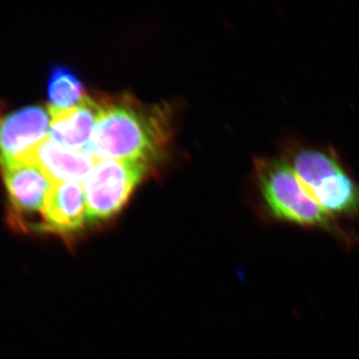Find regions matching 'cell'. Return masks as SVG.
<instances>
[{
    "label": "cell",
    "mask_w": 359,
    "mask_h": 359,
    "mask_svg": "<svg viewBox=\"0 0 359 359\" xmlns=\"http://www.w3.org/2000/svg\"><path fill=\"white\" fill-rule=\"evenodd\" d=\"M88 224L83 183H54L42 210L36 231L69 240Z\"/></svg>",
    "instance_id": "8992f818"
},
{
    "label": "cell",
    "mask_w": 359,
    "mask_h": 359,
    "mask_svg": "<svg viewBox=\"0 0 359 359\" xmlns=\"http://www.w3.org/2000/svg\"><path fill=\"white\" fill-rule=\"evenodd\" d=\"M152 167L141 161H97L83 182L89 224L104 223L119 214Z\"/></svg>",
    "instance_id": "277c9868"
},
{
    "label": "cell",
    "mask_w": 359,
    "mask_h": 359,
    "mask_svg": "<svg viewBox=\"0 0 359 359\" xmlns=\"http://www.w3.org/2000/svg\"><path fill=\"white\" fill-rule=\"evenodd\" d=\"M47 95L52 109L65 110L77 106L86 93L74 71L65 65H54L49 71Z\"/></svg>",
    "instance_id": "30bf717a"
},
{
    "label": "cell",
    "mask_w": 359,
    "mask_h": 359,
    "mask_svg": "<svg viewBox=\"0 0 359 359\" xmlns=\"http://www.w3.org/2000/svg\"><path fill=\"white\" fill-rule=\"evenodd\" d=\"M7 196V224L14 231H35L54 182L32 163L14 160L0 164Z\"/></svg>",
    "instance_id": "5b68a950"
},
{
    "label": "cell",
    "mask_w": 359,
    "mask_h": 359,
    "mask_svg": "<svg viewBox=\"0 0 359 359\" xmlns=\"http://www.w3.org/2000/svg\"><path fill=\"white\" fill-rule=\"evenodd\" d=\"M52 140L72 150H85L95 130L99 115L98 97L87 95L75 107L57 110L49 107Z\"/></svg>",
    "instance_id": "9c48e42d"
},
{
    "label": "cell",
    "mask_w": 359,
    "mask_h": 359,
    "mask_svg": "<svg viewBox=\"0 0 359 359\" xmlns=\"http://www.w3.org/2000/svg\"><path fill=\"white\" fill-rule=\"evenodd\" d=\"M41 168L54 182L83 183L97 162L87 150H72L46 137L20 159Z\"/></svg>",
    "instance_id": "ba28073f"
},
{
    "label": "cell",
    "mask_w": 359,
    "mask_h": 359,
    "mask_svg": "<svg viewBox=\"0 0 359 359\" xmlns=\"http://www.w3.org/2000/svg\"><path fill=\"white\" fill-rule=\"evenodd\" d=\"M95 130L85 150L95 160L141 161L154 165L173 135L172 111L122 94L98 96Z\"/></svg>",
    "instance_id": "6da1fadb"
},
{
    "label": "cell",
    "mask_w": 359,
    "mask_h": 359,
    "mask_svg": "<svg viewBox=\"0 0 359 359\" xmlns=\"http://www.w3.org/2000/svg\"><path fill=\"white\" fill-rule=\"evenodd\" d=\"M50 121L49 108L41 105L0 109V164L20 159L39 145L46 138Z\"/></svg>",
    "instance_id": "52a82bcc"
},
{
    "label": "cell",
    "mask_w": 359,
    "mask_h": 359,
    "mask_svg": "<svg viewBox=\"0 0 359 359\" xmlns=\"http://www.w3.org/2000/svg\"><path fill=\"white\" fill-rule=\"evenodd\" d=\"M252 184L257 210L266 221L323 231L346 247L359 244L358 233L332 218L280 156L255 158Z\"/></svg>",
    "instance_id": "7a4b0ae2"
},
{
    "label": "cell",
    "mask_w": 359,
    "mask_h": 359,
    "mask_svg": "<svg viewBox=\"0 0 359 359\" xmlns=\"http://www.w3.org/2000/svg\"><path fill=\"white\" fill-rule=\"evenodd\" d=\"M280 156L332 218L359 223V181L337 149L287 136L280 142Z\"/></svg>",
    "instance_id": "3957f363"
}]
</instances>
